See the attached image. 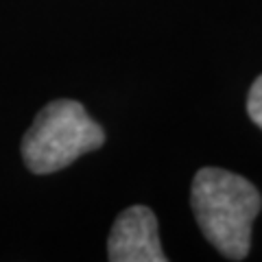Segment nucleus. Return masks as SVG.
I'll return each mask as SVG.
<instances>
[{
	"label": "nucleus",
	"instance_id": "obj_3",
	"mask_svg": "<svg viewBox=\"0 0 262 262\" xmlns=\"http://www.w3.org/2000/svg\"><path fill=\"white\" fill-rule=\"evenodd\" d=\"M107 258L112 262H166L158 236V219L146 206L120 212L110 232Z\"/></svg>",
	"mask_w": 262,
	"mask_h": 262
},
{
	"label": "nucleus",
	"instance_id": "obj_1",
	"mask_svg": "<svg viewBox=\"0 0 262 262\" xmlns=\"http://www.w3.org/2000/svg\"><path fill=\"white\" fill-rule=\"evenodd\" d=\"M190 203L203 236L229 260H243L251 247V225L262 199L256 186L223 168H201L192 179Z\"/></svg>",
	"mask_w": 262,
	"mask_h": 262
},
{
	"label": "nucleus",
	"instance_id": "obj_4",
	"mask_svg": "<svg viewBox=\"0 0 262 262\" xmlns=\"http://www.w3.org/2000/svg\"><path fill=\"white\" fill-rule=\"evenodd\" d=\"M247 112H249V118L262 129V75H260L256 81H253V85H251V90H249V96H247Z\"/></svg>",
	"mask_w": 262,
	"mask_h": 262
},
{
	"label": "nucleus",
	"instance_id": "obj_2",
	"mask_svg": "<svg viewBox=\"0 0 262 262\" xmlns=\"http://www.w3.org/2000/svg\"><path fill=\"white\" fill-rule=\"evenodd\" d=\"M103 142V127L88 116L83 105L61 98L48 103L35 116L22 140V158L29 170L46 175L96 151Z\"/></svg>",
	"mask_w": 262,
	"mask_h": 262
}]
</instances>
